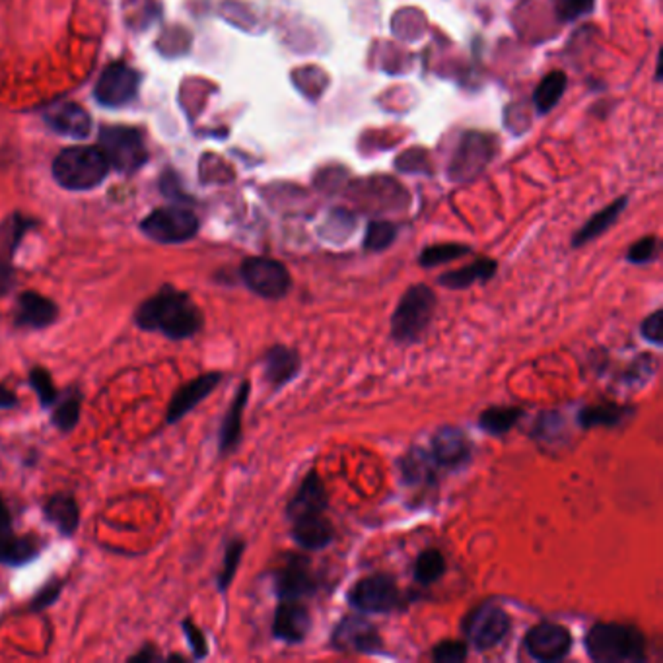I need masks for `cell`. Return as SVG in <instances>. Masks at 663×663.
Returning <instances> with one entry per match:
<instances>
[{
    "label": "cell",
    "mask_w": 663,
    "mask_h": 663,
    "mask_svg": "<svg viewBox=\"0 0 663 663\" xmlns=\"http://www.w3.org/2000/svg\"><path fill=\"white\" fill-rule=\"evenodd\" d=\"M133 319L138 329L160 333L172 341H187L205 327L201 307L187 292L172 285H164L156 294L140 304L135 309Z\"/></svg>",
    "instance_id": "1"
},
{
    "label": "cell",
    "mask_w": 663,
    "mask_h": 663,
    "mask_svg": "<svg viewBox=\"0 0 663 663\" xmlns=\"http://www.w3.org/2000/svg\"><path fill=\"white\" fill-rule=\"evenodd\" d=\"M586 650L598 663H640L646 659V638L632 625L598 623L586 634Z\"/></svg>",
    "instance_id": "2"
},
{
    "label": "cell",
    "mask_w": 663,
    "mask_h": 663,
    "mask_svg": "<svg viewBox=\"0 0 663 663\" xmlns=\"http://www.w3.org/2000/svg\"><path fill=\"white\" fill-rule=\"evenodd\" d=\"M109 172V164L100 148L73 146L63 150L53 162V176L61 187L88 191L100 186Z\"/></svg>",
    "instance_id": "3"
},
{
    "label": "cell",
    "mask_w": 663,
    "mask_h": 663,
    "mask_svg": "<svg viewBox=\"0 0 663 663\" xmlns=\"http://www.w3.org/2000/svg\"><path fill=\"white\" fill-rule=\"evenodd\" d=\"M438 298L427 285H415L408 288L391 316V337L401 345L417 343L427 333L434 317Z\"/></svg>",
    "instance_id": "4"
},
{
    "label": "cell",
    "mask_w": 663,
    "mask_h": 663,
    "mask_svg": "<svg viewBox=\"0 0 663 663\" xmlns=\"http://www.w3.org/2000/svg\"><path fill=\"white\" fill-rule=\"evenodd\" d=\"M140 230L152 242L174 246L189 242L196 236V232H199V218L186 206H162L140 222Z\"/></svg>",
    "instance_id": "5"
},
{
    "label": "cell",
    "mask_w": 663,
    "mask_h": 663,
    "mask_svg": "<svg viewBox=\"0 0 663 663\" xmlns=\"http://www.w3.org/2000/svg\"><path fill=\"white\" fill-rule=\"evenodd\" d=\"M111 169L119 174H133L146 164V146L143 135L131 126H105L100 133V146Z\"/></svg>",
    "instance_id": "6"
},
{
    "label": "cell",
    "mask_w": 663,
    "mask_h": 663,
    "mask_svg": "<svg viewBox=\"0 0 663 663\" xmlns=\"http://www.w3.org/2000/svg\"><path fill=\"white\" fill-rule=\"evenodd\" d=\"M461 630L477 650L487 652L506 640L510 632V617L497 603L487 601L465 617Z\"/></svg>",
    "instance_id": "7"
},
{
    "label": "cell",
    "mask_w": 663,
    "mask_h": 663,
    "mask_svg": "<svg viewBox=\"0 0 663 663\" xmlns=\"http://www.w3.org/2000/svg\"><path fill=\"white\" fill-rule=\"evenodd\" d=\"M244 285L265 300H280L290 292L292 278L285 265L269 257H247L239 266Z\"/></svg>",
    "instance_id": "8"
},
{
    "label": "cell",
    "mask_w": 663,
    "mask_h": 663,
    "mask_svg": "<svg viewBox=\"0 0 663 663\" xmlns=\"http://www.w3.org/2000/svg\"><path fill=\"white\" fill-rule=\"evenodd\" d=\"M350 605L362 613H393L401 609L403 596L397 582L387 574L362 578L350 591Z\"/></svg>",
    "instance_id": "9"
},
{
    "label": "cell",
    "mask_w": 663,
    "mask_h": 663,
    "mask_svg": "<svg viewBox=\"0 0 663 663\" xmlns=\"http://www.w3.org/2000/svg\"><path fill=\"white\" fill-rule=\"evenodd\" d=\"M331 644L335 650L350 654H379L384 650L377 628L364 617H345L335 627Z\"/></svg>",
    "instance_id": "10"
},
{
    "label": "cell",
    "mask_w": 663,
    "mask_h": 663,
    "mask_svg": "<svg viewBox=\"0 0 663 663\" xmlns=\"http://www.w3.org/2000/svg\"><path fill=\"white\" fill-rule=\"evenodd\" d=\"M317 589L316 574L306 557L290 555L275 572V591L278 599H304Z\"/></svg>",
    "instance_id": "11"
},
{
    "label": "cell",
    "mask_w": 663,
    "mask_h": 663,
    "mask_svg": "<svg viewBox=\"0 0 663 663\" xmlns=\"http://www.w3.org/2000/svg\"><path fill=\"white\" fill-rule=\"evenodd\" d=\"M140 78L131 66L109 65L95 86V100L105 107H121L129 104L138 92Z\"/></svg>",
    "instance_id": "12"
},
{
    "label": "cell",
    "mask_w": 663,
    "mask_h": 663,
    "mask_svg": "<svg viewBox=\"0 0 663 663\" xmlns=\"http://www.w3.org/2000/svg\"><path fill=\"white\" fill-rule=\"evenodd\" d=\"M526 648L533 659L560 661L572 650V634L555 623H539L529 628Z\"/></svg>",
    "instance_id": "13"
},
{
    "label": "cell",
    "mask_w": 663,
    "mask_h": 663,
    "mask_svg": "<svg viewBox=\"0 0 663 663\" xmlns=\"http://www.w3.org/2000/svg\"><path fill=\"white\" fill-rule=\"evenodd\" d=\"M220 372H208L203 376H196L191 382L183 384L169 399L167 411H166V422L167 425H176L181 418H186L196 405H201L210 393H213L220 382H222Z\"/></svg>",
    "instance_id": "14"
},
{
    "label": "cell",
    "mask_w": 663,
    "mask_h": 663,
    "mask_svg": "<svg viewBox=\"0 0 663 663\" xmlns=\"http://www.w3.org/2000/svg\"><path fill=\"white\" fill-rule=\"evenodd\" d=\"M34 226L32 218H24L22 215L10 216L0 226V298L6 296L14 286V256L20 247L25 232Z\"/></svg>",
    "instance_id": "15"
},
{
    "label": "cell",
    "mask_w": 663,
    "mask_h": 663,
    "mask_svg": "<svg viewBox=\"0 0 663 663\" xmlns=\"http://www.w3.org/2000/svg\"><path fill=\"white\" fill-rule=\"evenodd\" d=\"M59 319V306L47 296L35 290H24L18 294L14 309V326L18 329H47Z\"/></svg>",
    "instance_id": "16"
},
{
    "label": "cell",
    "mask_w": 663,
    "mask_h": 663,
    "mask_svg": "<svg viewBox=\"0 0 663 663\" xmlns=\"http://www.w3.org/2000/svg\"><path fill=\"white\" fill-rule=\"evenodd\" d=\"M312 630V613L300 599H280L273 620V637L286 642L298 644L307 638Z\"/></svg>",
    "instance_id": "17"
},
{
    "label": "cell",
    "mask_w": 663,
    "mask_h": 663,
    "mask_svg": "<svg viewBox=\"0 0 663 663\" xmlns=\"http://www.w3.org/2000/svg\"><path fill=\"white\" fill-rule=\"evenodd\" d=\"M430 454L440 467L457 469L473 457V444L463 430L446 427L432 436Z\"/></svg>",
    "instance_id": "18"
},
{
    "label": "cell",
    "mask_w": 663,
    "mask_h": 663,
    "mask_svg": "<svg viewBox=\"0 0 663 663\" xmlns=\"http://www.w3.org/2000/svg\"><path fill=\"white\" fill-rule=\"evenodd\" d=\"M327 506H329L327 490L323 487L317 473L312 471L307 473V477H304L300 488L296 490L294 498L288 502L286 516L292 521L312 514H326Z\"/></svg>",
    "instance_id": "19"
},
{
    "label": "cell",
    "mask_w": 663,
    "mask_h": 663,
    "mask_svg": "<svg viewBox=\"0 0 663 663\" xmlns=\"http://www.w3.org/2000/svg\"><path fill=\"white\" fill-rule=\"evenodd\" d=\"M302 370V358L298 352L285 345H275L265 352L263 372L265 379L275 389L285 387Z\"/></svg>",
    "instance_id": "20"
},
{
    "label": "cell",
    "mask_w": 663,
    "mask_h": 663,
    "mask_svg": "<svg viewBox=\"0 0 663 663\" xmlns=\"http://www.w3.org/2000/svg\"><path fill=\"white\" fill-rule=\"evenodd\" d=\"M249 393H251L249 382H242V386H239V389L234 395L228 411H226V415H224L220 434H218L220 456L232 454V451L237 447L239 440H242V420H244V411L249 401Z\"/></svg>",
    "instance_id": "21"
},
{
    "label": "cell",
    "mask_w": 663,
    "mask_h": 663,
    "mask_svg": "<svg viewBox=\"0 0 663 663\" xmlns=\"http://www.w3.org/2000/svg\"><path fill=\"white\" fill-rule=\"evenodd\" d=\"M292 537L306 551H321L333 543L335 527L326 514H312L292 519Z\"/></svg>",
    "instance_id": "22"
},
{
    "label": "cell",
    "mask_w": 663,
    "mask_h": 663,
    "mask_svg": "<svg viewBox=\"0 0 663 663\" xmlns=\"http://www.w3.org/2000/svg\"><path fill=\"white\" fill-rule=\"evenodd\" d=\"M45 119L53 131L70 138L82 140L92 133V119L88 116V111L76 104L65 102L55 105L47 111Z\"/></svg>",
    "instance_id": "23"
},
{
    "label": "cell",
    "mask_w": 663,
    "mask_h": 663,
    "mask_svg": "<svg viewBox=\"0 0 663 663\" xmlns=\"http://www.w3.org/2000/svg\"><path fill=\"white\" fill-rule=\"evenodd\" d=\"M44 516L49 524L65 537H73L80 526V507L75 497L56 492L44 504Z\"/></svg>",
    "instance_id": "24"
},
{
    "label": "cell",
    "mask_w": 663,
    "mask_h": 663,
    "mask_svg": "<svg viewBox=\"0 0 663 663\" xmlns=\"http://www.w3.org/2000/svg\"><path fill=\"white\" fill-rule=\"evenodd\" d=\"M41 543L34 535H14L12 531L0 533V564L6 567H25L39 557Z\"/></svg>",
    "instance_id": "25"
},
{
    "label": "cell",
    "mask_w": 663,
    "mask_h": 663,
    "mask_svg": "<svg viewBox=\"0 0 663 663\" xmlns=\"http://www.w3.org/2000/svg\"><path fill=\"white\" fill-rule=\"evenodd\" d=\"M634 408L628 405H618V403H599V405H589L584 407L580 415H578V422L584 430L591 428H615L623 425L627 418H630Z\"/></svg>",
    "instance_id": "26"
},
{
    "label": "cell",
    "mask_w": 663,
    "mask_h": 663,
    "mask_svg": "<svg viewBox=\"0 0 663 663\" xmlns=\"http://www.w3.org/2000/svg\"><path fill=\"white\" fill-rule=\"evenodd\" d=\"M497 269H498V263L495 259L483 257V259H477L475 263H471L467 266H461V269H457V271H449V273L442 275L438 278V282L449 290H463V288L473 286L475 282L490 280L497 275Z\"/></svg>",
    "instance_id": "27"
},
{
    "label": "cell",
    "mask_w": 663,
    "mask_h": 663,
    "mask_svg": "<svg viewBox=\"0 0 663 663\" xmlns=\"http://www.w3.org/2000/svg\"><path fill=\"white\" fill-rule=\"evenodd\" d=\"M628 205V196H620V199L613 201L609 206H605L603 210H599L598 215L591 216L580 230H578V234L574 236L572 239V246L574 247H580V246H586L589 244L591 239L599 237L601 234L608 232L611 226L618 220V216L623 215V210L627 208Z\"/></svg>",
    "instance_id": "28"
},
{
    "label": "cell",
    "mask_w": 663,
    "mask_h": 663,
    "mask_svg": "<svg viewBox=\"0 0 663 663\" xmlns=\"http://www.w3.org/2000/svg\"><path fill=\"white\" fill-rule=\"evenodd\" d=\"M436 469H438V463L434 461L432 454H427V451L422 449L408 451V456L401 459L403 478L413 487L434 483Z\"/></svg>",
    "instance_id": "29"
},
{
    "label": "cell",
    "mask_w": 663,
    "mask_h": 663,
    "mask_svg": "<svg viewBox=\"0 0 663 663\" xmlns=\"http://www.w3.org/2000/svg\"><path fill=\"white\" fill-rule=\"evenodd\" d=\"M521 417H524V408L521 407L514 405L488 407L481 413V417H478V427H481L487 434L502 436L510 432Z\"/></svg>",
    "instance_id": "30"
},
{
    "label": "cell",
    "mask_w": 663,
    "mask_h": 663,
    "mask_svg": "<svg viewBox=\"0 0 663 663\" xmlns=\"http://www.w3.org/2000/svg\"><path fill=\"white\" fill-rule=\"evenodd\" d=\"M51 422L55 428H59L61 432H73L78 422H80V413H82V393L76 387H70L65 397H59L55 401V405L51 407Z\"/></svg>",
    "instance_id": "31"
},
{
    "label": "cell",
    "mask_w": 663,
    "mask_h": 663,
    "mask_svg": "<svg viewBox=\"0 0 663 663\" xmlns=\"http://www.w3.org/2000/svg\"><path fill=\"white\" fill-rule=\"evenodd\" d=\"M567 75L562 73V70H555V73H548L537 88H535V94H533V104H535V109H537L539 113H548L551 111L558 102L560 97L564 94V90H567Z\"/></svg>",
    "instance_id": "32"
},
{
    "label": "cell",
    "mask_w": 663,
    "mask_h": 663,
    "mask_svg": "<svg viewBox=\"0 0 663 663\" xmlns=\"http://www.w3.org/2000/svg\"><path fill=\"white\" fill-rule=\"evenodd\" d=\"M446 574V558L438 548H427L422 551L415 562V580L422 586H430L438 582Z\"/></svg>",
    "instance_id": "33"
},
{
    "label": "cell",
    "mask_w": 663,
    "mask_h": 663,
    "mask_svg": "<svg viewBox=\"0 0 663 663\" xmlns=\"http://www.w3.org/2000/svg\"><path fill=\"white\" fill-rule=\"evenodd\" d=\"M27 384H30V387L37 395L41 408H51L55 401L59 399V389L55 387L53 376L44 368V366H34L30 374H27Z\"/></svg>",
    "instance_id": "34"
},
{
    "label": "cell",
    "mask_w": 663,
    "mask_h": 663,
    "mask_svg": "<svg viewBox=\"0 0 663 663\" xmlns=\"http://www.w3.org/2000/svg\"><path fill=\"white\" fill-rule=\"evenodd\" d=\"M244 551H246V543L242 539H232L228 543V547H226L222 570L216 578V586H218V589L222 591V594H226V591L230 589L234 578H236V572L239 568V562H242Z\"/></svg>",
    "instance_id": "35"
},
{
    "label": "cell",
    "mask_w": 663,
    "mask_h": 663,
    "mask_svg": "<svg viewBox=\"0 0 663 663\" xmlns=\"http://www.w3.org/2000/svg\"><path fill=\"white\" fill-rule=\"evenodd\" d=\"M471 251V247L461 246V244H438V246H430L425 251L420 253L418 263L427 269H432V266H438L449 261H456L463 256H467Z\"/></svg>",
    "instance_id": "36"
},
{
    "label": "cell",
    "mask_w": 663,
    "mask_h": 663,
    "mask_svg": "<svg viewBox=\"0 0 663 663\" xmlns=\"http://www.w3.org/2000/svg\"><path fill=\"white\" fill-rule=\"evenodd\" d=\"M395 237H397V228H395V224L386 220H374L368 224V230H366L364 249L384 251L395 242Z\"/></svg>",
    "instance_id": "37"
},
{
    "label": "cell",
    "mask_w": 663,
    "mask_h": 663,
    "mask_svg": "<svg viewBox=\"0 0 663 663\" xmlns=\"http://www.w3.org/2000/svg\"><path fill=\"white\" fill-rule=\"evenodd\" d=\"M469 656V646L463 640H442L434 646L432 659L438 663H461Z\"/></svg>",
    "instance_id": "38"
},
{
    "label": "cell",
    "mask_w": 663,
    "mask_h": 663,
    "mask_svg": "<svg viewBox=\"0 0 663 663\" xmlns=\"http://www.w3.org/2000/svg\"><path fill=\"white\" fill-rule=\"evenodd\" d=\"M658 253H659L658 237L656 236H646V237L638 239V242L628 249L627 261L632 263V265H646V263L656 261Z\"/></svg>",
    "instance_id": "39"
},
{
    "label": "cell",
    "mask_w": 663,
    "mask_h": 663,
    "mask_svg": "<svg viewBox=\"0 0 663 663\" xmlns=\"http://www.w3.org/2000/svg\"><path fill=\"white\" fill-rule=\"evenodd\" d=\"M564 434V422L558 417V413H545L537 425H535L533 436L541 442H557Z\"/></svg>",
    "instance_id": "40"
},
{
    "label": "cell",
    "mask_w": 663,
    "mask_h": 663,
    "mask_svg": "<svg viewBox=\"0 0 663 663\" xmlns=\"http://www.w3.org/2000/svg\"><path fill=\"white\" fill-rule=\"evenodd\" d=\"M658 370V360L652 355H642L634 360L625 374L627 384H646Z\"/></svg>",
    "instance_id": "41"
},
{
    "label": "cell",
    "mask_w": 663,
    "mask_h": 663,
    "mask_svg": "<svg viewBox=\"0 0 663 663\" xmlns=\"http://www.w3.org/2000/svg\"><path fill=\"white\" fill-rule=\"evenodd\" d=\"M181 628L186 632V638L189 642V648L193 652L195 659H205L208 656V642L205 632L196 627L191 618H183L181 620Z\"/></svg>",
    "instance_id": "42"
},
{
    "label": "cell",
    "mask_w": 663,
    "mask_h": 663,
    "mask_svg": "<svg viewBox=\"0 0 663 663\" xmlns=\"http://www.w3.org/2000/svg\"><path fill=\"white\" fill-rule=\"evenodd\" d=\"M63 591V582L61 580H53V582H47L44 588H41L37 594L34 596L32 599V611L35 613H41L45 611L47 608H51V605L59 599Z\"/></svg>",
    "instance_id": "43"
},
{
    "label": "cell",
    "mask_w": 663,
    "mask_h": 663,
    "mask_svg": "<svg viewBox=\"0 0 663 663\" xmlns=\"http://www.w3.org/2000/svg\"><path fill=\"white\" fill-rule=\"evenodd\" d=\"M596 0H557V10L564 20H576L594 8Z\"/></svg>",
    "instance_id": "44"
},
{
    "label": "cell",
    "mask_w": 663,
    "mask_h": 663,
    "mask_svg": "<svg viewBox=\"0 0 663 663\" xmlns=\"http://www.w3.org/2000/svg\"><path fill=\"white\" fill-rule=\"evenodd\" d=\"M661 316H663L661 309H656L654 314H650L642 321V327H640V333H642V337L646 338V341L656 345V347L663 345V331H661L663 321H661Z\"/></svg>",
    "instance_id": "45"
},
{
    "label": "cell",
    "mask_w": 663,
    "mask_h": 663,
    "mask_svg": "<svg viewBox=\"0 0 663 663\" xmlns=\"http://www.w3.org/2000/svg\"><path fill=\"white\" fill-rule=\"evenodd\" d=\"M16 407H18V395L0 384V411H10V408Z\"/></svg>",
    "instance_id": "46"
},
{
    "label": "cell",
    "mask_w": 663,
    "mask_h": 663,
    "mask_svg": "<svg viewBox=\"0 0 663 663\" xmlns=\"http://www.w3.org/2000/svg\"><path fill=\"white\" fill-rule=\"evenodd\" d=\"M158 659H162V658H160V654H158L156 650H154V648H152V646H146V648H143V650H140L138 654H135V656H131V658H129V661H143V663L158 661Z\"/></svg>",
    "instance_id": "47"
},
{
    "label": "cell",
    "mask_w": 663,
    "mask_h": 663,
    "mask_svg": "<svg viewBox=\"0 0 663 663\" xmlns=\"http://www.w3.org/2000/svg\"><path fill=\"white\" fill-rule=\"evenodd\" d=\"M12 531V516L6 502L0 498V533H8Z\"/></svg>",
    "instance_id": "48"
}]
</instances>
